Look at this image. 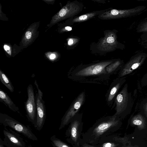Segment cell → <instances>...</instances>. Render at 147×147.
I'll return each mask as SVG.
<instances>
[{
  "instance_id": "cell-6",
  "label": "cell",
  "mask_w": 147,
  "mask_h": 147,
  "mask_svg": "<svg viewBox=\"0 0 147 147\" xmlns=\"http://www.w3.org/2000/svg\"><path fill=\"white\" fill-rule=\"evenodd\" d=\"M28 98L25 102V108L28 118L32 122L36 120L37 117L36 105L35 95L32 84H29L27 88Z\"/></svg>"
},
{
  "instance_id": "cell-19",
  "label": "cell",
  "mask_w": 147,
  "mask_h": 147,
  "mask_svg": "<svg viewBox=\"0 0 147 147\" xmlns=\"http://www.w3.org/2000/svg\"><path fill=\"white\" fill-rule=\"evenodd\" d=\"M53 144L57 147H70L60 140L55 138L51 139Z\"/></svg>"
},
{
  "instance_id": "cell-29",
  "label": "cell",
  "mask_w": 147,
  "mask_h": 147,
  "mask_svg": "<svg viewBox=\"0 0 147 147\" xmlns=\"http://www.w3.org/2000/svg\"><path fill=\"white\" fill-rule=\"evenodd\" d=\"M55 54H52L50 56V58L51 59H53L55 58Z\"/></svg>"
},
{
  "instance_id": "cell-23",
  "label": "cell",
  "mask_w": 147,
  "mask_h": 147,
  "mask_svg": "<svg viewBox=\"0 0 147 147\" xmlns=\"http://www.w3.org/2000/svg\"><path fill=\"white\" fill-rule=\"evenodd\" d=\"M115 144L113 143L107 142L103 144L102 147H115Z\"/></svg>"
},
{
  "instance_id": "cell-28",
  "label": "cell",
  "mask_w": 147,
  "mask_h": 147,
  "mask_svg": "<svg viewBox=\"0 0 147 147\" xmlns=\"http://www.w3.org/2000/svg\"><path fill=\"white\" fill-rule=\"evenodd\" d=\"M65 29L68 31L71 30L72 29V28L70 26H66L65 27Z\"/></svg>"
},
{
  "instance_id": "cell-16",
  "label": "cell",
  "mask_w": 147,
  "mask_h": 147,
  "mask_svg": "<svg viewBox=\"0 0 147 147\" xmlns=\"http://www.w3.org/2000/svg\"><path fill=\"white\" fill-rule=\"evenodd\" d=\"M0 80L11 92L14 91V87L8 76L1 70H0Z\"/></svg>"
},
{
  "instance_id": "cell-25",
  "label": "cell",
  "mask_w": 147,
  "mask_h": 147,
  "mask_svg": "<svg viewBox=\"0 0 147 147\" xmlns=\"http://www.w3.org/2000/svg\"><path fill=\"white\" fill-rule=\"evenodd\" d=\"M31 36L32 33L28 31L26 32L25 34V37L27 39H30L31 38Z\"/></svg>"
},
{
  "instance_id": "cell-10",
  "label": "cell",
  "mask_w": 147,
  "mask_h": 147,
  "mask_svg": "<svg viewBox=\"0 0 147 147\" xmlns=\"http://www.w3.org/2000/svg\"><path fill=\"white\" fill-rule=\"evenodd\" d=\"M81 10L80 7L76 3H68L59 12L58 20H60L73 17L79 13Z\"/></svg>"
},
{
  "instance_id": "cell-11",
  "label": "cell",
  "mask_w": 147,
  "mask_h": 147,
  "mask_svg": "<svg viewBox=\"0 0 147 147\" xmlns=\"http://www.w3.org/2000/svg\"><path fill=\"white\" fill-rule=\"evenodd\" d=\"M35 98L36 105L37 117L36 125L40 128L43 126L46 117V110L45 102L38 93H36Z\"/></svg>"
},
{
  "instance_id": "cell-14",
  "label": "cell",
  "mask_w": 147,
  "mask_h": 147,
  "mask_svg": "<svg viewBox=\"0 0 147 147\" xmlns=\"http://www.w3.org/2000/svg\"><path fill=\"white\" fill-rule=\"evenodd\" d=\"M0 101L12 111L20 113L18 107L14 103L7 94L1 89H0Z\"/></svg>"
},
{
  "instance_id": "cell-27",
  "label": "cell",
  "mask_w": 147,
  "mask_h": 147,
  "mask_svg": "<svg viewBox=\"0 0 147 147\" xmlns=\"http://www.w3.org/2000/svg\"><path fill=\"white\" fill-rule=\"evenodd\" d=\"M144 81L145 82V84L147 85V74H146L144 76Z\"/></svg>"
},
{
  "instance_id": "cell-1",
  "label": "cell",
  "mask_w": 147,
  "mask_h": 147,
  "mask_svg": "<svg viewBox=\"0 0 147 147\" xmlns=\"http://www.w3.org/2000/svg\"><path fill=\"white\" fill-rule=\"evenodd\" d=\"M114 61H107L89 65L80 66L68 72V78L76 82L99 84H106L110 75L106 68Z\"/></svg>"
},
{
  "instance_id": "cell-30",
  "label": "cell",
  "mask_w": 147,
  "mask_h": 147,
  "mask_svg": "<svg viewBox=\"0 0 147 147\" xmlns=\"http://www.w3.org/2000/svg\"><path fill=\"white\" fill-rule=\"evenodd\" d=\"M4 49L6 51L9 50L10 49V47L9 46H7V45H5L4 46Z\"/></svg>"
},
{
  "instance_id": "cell-21",
  "label": "cell",
  "mask_w": 147,
  "mask_h": 147,
  "mask_svg": "<svg viewBox=\"0 0 147 147\" xmlns=\"http://www.w3.org/2000/svg\"><path fill=\"white\" fill-rule=\"evenodd\" d=\"M34 84L36 86L38 90V94L41 98H42L43 93L39 88L38 85L36 80H35Z\"/></svg>"
},
{
  "instance_id": "cell-7",
  "label": "cell",
  "mask_w": 147,
  "mask_h": 147,
  "mask_svg": "<svg viewBox=\"0 0 147 147\" xmlns=\"http://www.w3.org/2000/svg\"><path fill=\"white\" fill-rule=\"evenodd\" d=\"M125 81V77H118L114 79L111 83L105 96L107 104L110 107L113 105L120 89Z\"/></svg>"
},
{
  "instance_id": "cell-17",
  "label": "cell",
  "mask_w": 147,
  "mask_h": 147,
  "mask_svg": "<svg viewBox=\"0 0 147 147\" xmlns=\"http://www.w3.org/2000/svg\"><path fill=\"white\" fill-rule=\"evenodd\" d=\"M96 14L94 12L87 13L75 18L72 20V22L76 23L86 21L94 17Z\"/></svg>"
},
{
  "instance_id": "cell-8",
  "label": "cell",
  "mask_w": 147,
  "mask_h": 147,
  "mask_svg": "<svg viewBox=\"0 0 147 147\" xmlns=\"http://www.w3.org/2000/svg\"><path fill=\"white\" fill-rule=\"evenodd\" d=\"M117 44L116 34L114 32L109 31L106 32L105 36L100 40L98 48L102 51H111L116 49Z\"/></svg>"
},
{
  "instance_id": "cell-2",
  "label": "cell",
  "mask_w": 147,
  "mask_h": 147,
  "mask_svg": "<svg viewBox=\"0 0 147 147\" xmlns=\"http://www.w3.org/2000/svg\"><path fill=\"white\" fill-rule=\"evenodd\" d=\"M128 85L126 84L117 94L112 106L115 107L116 113L114 115L118 118L131 110L133 105L131 93L129 92Z\"/></svg>"
},
{
  "instance_id": "cell-18",
  "label": "cell",
  "mask_w": 147,
  "mask_h": 147,
  "mask_svg": "<svg viewBox=\"0 0 147 147\" xmlns=\"http://www.w3.org/2000/svg\"><path fill=\"white\" fill-rule=\"evenodd\" d=\"M136 30L138 32L143 33L147 32V20L140 23L138 26Z\"/></svg>"
},
{
  "instance_id": "cell-31",
  "label": "cell",
  "mask_w": 147,
  "mask_h": 147,
  "mask_svg": "<svg viewBox=\"0 0 147 147\" xmlns=\"http://www.w3.org/2000/svg\"><path fill=\"white\" fill-rule=\"evenodd\" d=\"M83 147H95L89 145L85 144L83 145Z\"/></svg>"
},
{
  "instance_id": "cell-13",
  "label": "cell",
  "mask_w": 147,
  "mask_h": 147,
  "mask_svg": "<svg viewBox=\"0 0 147 147\" xmlns=\"http://www.w3.org/2000/svg\"><path fill=\"white\" fill-rule=\"evenodd\" d=\"M82 114L78 113L71 119L72 121L70 128V134L72 140L76 142L79 136L78 128L80 125V118Z\"/></svg>"
},
{
  "instance_id": "cell-22",
  "label": "cell",
  "mask_w": 147,
  "mask_h": 147,
  "mask_svg": "<svg viewBox=\"0 0 147 147\" xmlns=\"http://www.w3.org/2000/svg\"><path fill=\"white\" fill-rule=\"evenodd\" d=\"M137 118L134 119L133 121V124L135 125H140L142 123V121L140 119H138L137 117H136Z\"/></svg>"
},
{
  "instance_id": "cell-3",
  "label": "cell",
  "mask_w": 147,
  "mask_h": 147,
  "mask_svg": "<svg viewBox=\"0 0 147 147\" xmlns=\"http://www.w3.org/2000/svg\"><path fill=\"white\" fill-rule=\"evenodd\" d=\"M0 122L5 126H9L33 140L37 138L30 129L5 114L0 113Z\"/></svg>"
},
{
  "instance_id": "cell-32",
  "label": "cell",
  "mask_w": 147,
  "mask_h": 147,
  "mask_svg": "<svg viewBox=\"0 0 147 147\" xmlns=\"http://www.w3.org/2000/svg\"><path fill=\"white\" fill-rule=\"evenodd\" d=\"M0 147H3V146L2 144H1L0 145Z\"/></svg>"
},
{
  "instance_id": "cell-15",
  "label": "cell",
  "mask_w": 147,
  "mask_h": 147,
  "mask_svg": "<svg viewBox=\"0 0 147 147\" xmlns=\"http://www.w3.org/2000/svg\"><path fill=\"white\" fill-rule=\"evenodd\" d=\"M123 61L120 60L114 61L108 65L106 68L107 73L111 75L115 74L122 67Z\"/></svg>"
},
{
  "instance_id": "cell-4",
  "label": "cell",
  "mask_w": 147,
  "mask_h": 147,
  "mask_svg": "<svg viewBox=\"0 0 147 147\" xmlns=\"http://www.w3.org/2000/svg\"><path fill=\"white\" fill-rule=\"evenodd\" d=\"M85 98V92L83 91L73 100L62 119L59 129L67 125L78 113L84 103Z\"/></svg>"
},
{
  "instance_id": "cell-5",
  "label": "cell",
  "mask_w": 147,
  "mask_h": 147,
  "mask_svg": "<svg viewBox=\"0 0 147 147\" xmlns=\"http://www.w3.org/2000/svg\"><path fill=\"white\" fill-rule=\"evenodd\" d=\"M147 57V54L145 53H139L133 56L121 68L118 77H124L131 74L143 64Z\"/></svg>"
},
{
  "instance_id": "cell-9",
  "label": "cell",
  "mask_w": 147,
  "mask_h": 147,
  "mask_svg": "<svg viewBox=\"0 0 147 147\" xmlns=\"http://www.w3.org/2000/svg\"><path fill=\"white\" fill-rule=\"evenodd\" d=\"M117 118L116 116L113 115L100 119L98 124L93 130V134L97 137L101 135L117 123Z\"/></svg>"
},
{
  "instance_id": "cell-26",
  "label": "cell",
  "mask_w": 147,
  "mask_h": 147,
  "mask_svg": "<svg viewBox=\"0 0 147 147\" xmlns=\"http://www.w3.org/2000/svg\"><path fill=\"white\" fill-rule=\"evenodd\" d=\"M143 107L144 110L145 111V112L147 114V102L145 103Z\"/></svg>"
},
{
  "instance_id": "cell-20",
  "label": "cell",
  "mask_w": 147,
  "mask_h": 147,
  "mask_svg": "<svg viewBox=\"0 0 147 147\" xmlns=\"http://www.w3.org/2000/svg\"><path fill=\"white\" fill-rule=\"evenodd\" d=\"M79 40L76 38H70L68 39L67 44L69 46H72L76 44L78 42Z\"/></svg>"
},
{
  "instance_id": "cell-12",
  "label": "cell",
  "mask_w": 147,
  "mask_h": 147,
  "mask_svg": "<svg viewBox=\"0 0 147 147\" xmlns=\"http://www.w3.org/2000/svg\"><path fill=\"white\" fill-rule=\"evenodd\" d=\"M4 134L11 147H25L24 143L19 136L12 131L4 129Z\"/></svg>"
},
{
  "instance_id": "cell-24",
  "label": "cell",
  "mask_w": 147,
  "mask_h": 147,
  "mask_svg": "<svg viewBox=\"0 0 147 147\" xmlns=\"http://www.w3.org/2000/svg\"><path fill=\"white\" fill-rule=\"evenodd\" d=\"M141 38L143 41L147 42V32L143 33L141 36Z\"/></svg>"
}]
</instances>
